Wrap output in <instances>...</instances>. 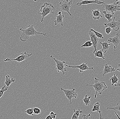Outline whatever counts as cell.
Masks as SVG:
<instances>
[{"label": "cell", "instance_id": "cell-6", "mask_svg": "<svg viewBox=\"0 0 120 119\" xmlns=\"http://www.w3.org/2000/svg\"><path fill=\"white\" fill-rule=\"evenodd\" d=\"M50 57L52 58L53 60H54L56 62L55 69H56L57 72L60 73V71H61L63 73V75H64L65 74V72L67 71L66 68L65 67V65L64 64L66 63V62L57 60L55 58H54L52 55H51Z\"/></svg>", "mask_w": 120, "mask_h": 119}, {"label": "cell", "instance_id": "cell-31", "mask_svg": "<svg viewBox=\"0 0 120 119\" xmlns=\"http://www.w3.org/2000/svg\"><path fill=\"white\" fill-rule=\"evenodd\" d=\"M112 29L110 27H108L106 28L105 30V31L106 33L107 34L109 35L110 34L111 32L112 31Z\"/></svg>", "mask_w": 120, "mask_h": 119}, {"label": "cell", "instance_id": "cell-4", "mask_svg": "<svg viewBox=\"0 0 120 119\" xmlns=\"http://www.w3.org/2000/svg\"><path fill=\"white\" fill-rule=\"evenodd\" d=\"M119 3V2L117 1L111 4H108L104 3L101 4V6L105 8L106 11L112 12L114 15V12L120 11V5H118Z\"/></svg>", "mask_w": 120, "mask_h": 119}, {"label": "cell", "instance_id": "cell-37", "mask_svg": "<svg viewBox=\"0 0 120 119\" xmlns=\"http://www.w3.org/2000/svg\"><path fill=\"white\" fill-rule=\"evenodd\" d=\"M115 114H116V116H117V117L118 118V119H120V117H119V116H118V114H117V113H116V112H115Z\"/></svg>", "mask_w": 120, "mask_h": 119}, {"label": "cell", "instance_id": "cell-13", "mask_svg": "<svg viewBox=\"0 0 120 119\" xmlns=\"http://www.w3.org/2000/svg\"><path fill=\"white\" fill-rule=\"evenodd\" d=\"M104 3L103 1H100L98 0H95L94 1L89 0H82L81 2L77 3L76 5L80 6H82V4H87L91 3H96L98 4H102Z\"/></svg>", "mask_w": 120, "mask_h": 119}, {"label": "cell", "instance_id": "cell-24", "mask_svg": "<svg viewBox=\"0 0 120 119\" xmlns=\"http://www.w3.org/2000/svg\"><path fill=\"white\" fill-rule=\"evenodd\" d=\"M91 96H90L87 97V95H86L85 96L84 98L83 99V102L85 104L87 105H90V103L91 102L90 101V99L91 98Z\"/></svg>", "mask_w": 120, "mask_h": 119}, {"label": "cell", "instance_id": "cell-8", "mask_svg": "<svg viewBox=\"0 0 120 119\" xmlns=\"http://www.w3.org/2000/svg\"><path fill=\"white\" fill-rule=\"evenodd\" d=\"M33 55V53L30 54H27L26 52H22L21 53V55L18 57L14 59H10L7 58L5 60H4V62L11 61H16L19 62L24 61L27 59V58Z\"/></svg>", "mask_w": 120, "mask_h": 119}, {"label": "cell", "instance_id": "cell-32", "mask_svg": "<svg viewBox=\"0 0 120 119\" xmlns=\"http://www.w3.org/2000/svg\"><path fill=\"white\" fill-rule=\"evenodd\" d=\"M49 115L51 116L52 119H56V116L57 115V113H55L53 111H51L50 112Z\"/></svg>", "mask_w": 120, "mask_h": 119}, {"label": "cell", "instance_id": "cell-14", "mask_svg": "<svg viewBox=\"0 0 120 119\" xmlns=\"http://www.w3.org/2000/svg\"><path fill=\"white\" fill-rule=\"evenodd\" d=\"M109 63L105 64L104 65V69L103 72V76L104 77L105 74H107L109 73H112L115 71V70L114 67H112L111 65H109Z\"/></svg>", "mask_w": 120, "mask_h": 119}, {"label": "cell", "instance_id": "cell-20", "mask_svg": "<svg viewBox=\"0 0 120 119\" xmlns=\"http://www.w3.org/2000/svg\"><path fill=\"white\" fill-rule=\"evenodd\" d=\"M82 107L81 109L78 108L76 111L75 109H73V115L72 116V119H78L80 114L83 112V111L81 110Z\"/></svg>", "mask_w": 120, "mask_h": 119}, {"label": "cell", "instance_id": "cell-18", "mask_svg": "<svg viewBox=\"0 0 120 119\" xmlns=\"http://www.w3.org/2000/svg\"><path fill=\"white\" fill-rule=\"evenodd\" d=\"M100 104L99 102H97L94 104L93 105V108L92 110V112L93 111H97L98 113H99L100 115V119H103L102 117V116L101 114V111L100 110Z\"/></svg>", "mask_w": 120, "mask_h": 119}, {"label": "cell", "instance_id": "cell-17", "mask_svg": "<svg viewBox=\"0 0 120 119\" xmlns=\"http://www.w3.org/2000/svg\"><path fill=\"white\" fill-rule=\"evenodd\" d=\"M100 43L102 46L103 48L101 49V50L103 52V53H105L107 52V51L109 50V46L112 44V43H109L106 41H105L103 42H100Z\"/></svg>", "mask_w": 120, "mask_h": 119}, {"label": "cell", "instance_id": "cell-28", "mask_svg": "<svg viewBox=\"0 0 120 119\" xmlns=\"http://www.w3.org/2000/svg\"><path fill=\"white\" fill-rule=\"evenodd\" d=\"M6 85H4V86H3L1 89H0V98L2 97L4 93V92L6 91L8 89V87H6Z\"/></svg>", "mask_w": 120, "mask_h": 119}, {"label": "cell", "instance_id": "cell-21", "mask_svg": "<svg viewBox=\"0 0 120 119\" xmlns=\"http://www.w3.org/2000/svg\"><path fill=\"white\" fill-rule=\"evenodd\" d=\"M93 53L94 55V57H97L101 58L103 59H105V57L103 55V52L101 50L96 51L94 50L93 52Z\"/></svg>", "mask_w": 120, "mask_h": 119}, {"label": "cell", "instance_id": "cell-35", "mask_svg": "<svg viewBox=\"0 0 120 119\" xmlns=\"http://www.w3.org/2000/svg\"><path fill=\"white\" fill-rule=\"evenodd\" d=\"M116 71H118L120 72V64H118V67Z\"/></svg>", "mask_w": 120, "mask_h": 119}, {"label": "cell", "instance_id": "cell-26", "mask_svg": "<svg viewBox=\"0 0 120 119\" xmlns=\"http://www.w3.org/2000/svg\"><path fill=\"white\" fill-rule=\"evenodd\" d=\"M25 112L28 115L33 116L34 114V107L30 108L27 109L25 111Z\"/></svg>", "mask_w": 120, "mask_h": 119}, {"label": "cell", "instance_id": "cell-2", "mask_svg": "<svg viewBox=\"0 0 120 119\" xmlns=\"http://www.w3.org/2000/svg\"><path fill=\"white\" fill-rule=\"evenodd\" d=\"M100 77L98 78H94V85H89L85 84V85L87 86H92L94 88V90L96 91L95 95H94V98H97L98 93L100 95L102 94L103 91L108 88V86L106 85L105 82L104 81H99V78Z\"/></svg>", "mask_w": 120, "mask_h": 119}, {"label": "cell", "instance_id": "cell-10", "mask_svg": "<svg viewBox=\"0 0 120 119\" xmlns=\"http://www.w3.org/2000/svg\"><path fill=\"white\" fill-rule=\"evenodd\" d=\"M120 34L119 33L116 34V36L113 37H109L108 40V42L109 43H111L114 45V51H116V49L120 45V40L119 36Z\"/></svg>", "mask_w": 120, "mask_h": 119}, {"label": "cell", "instance_id": "cell-12", "mask_svg": "<svg viewBox=\"0 0 120 119\" xmlns=\"http://www.w3.org/2000/svg\"><path fill=\"white\" fill-rule=\"evenodd\" d=\"M88 34L90 38L91 42L93 43V47L94 50L97 51V48L99 43V38L96 36L95 33L92 31L90 30Z\"/></svg>", "mask_w": 120, "mask_h": 119}, {"label": "cell", "instance_id": "cell-33", "mask_svg": "<svg viewBox=\"0 0 120 119\" xmlns=\"http://www.w3.org/2000/svg\"><path fill=\"white\" fill-rule=\"evenodd\" d=\"M92 113V111L91 112V113H90V114H89L88 115H85V114H84V115H82V119H88V117H90V116H91V114Z\"/></svg>", "mask_w": 120, "mask_h": 119}, {"label": "cell", "instance_id": "cell-23", "mask_svg": "<svg viewBox=\"0 0 120 119\" xmlns=\"http://www.w3.org/2000/svg\"><path fill=\"white\" fill-rule=\"evenodd\" d=\"M103 13L105 15V17L106 19H108V22H110L112 21V20L111 18L114 16L113 14H111L110 13H107V11H103Z\"/></svg>", "mask_w": 120, "mask_h": 119}, {"label": "cell", "instance_id": "cell-29", "mask_svg": "<svg viewBox=\"0 0 120 119\" xmlns=\"http://www.w3.org/2000/svg\"><path fill=\"white\" fill-rule=\"evenodd\" d=\"M107 109H112L114 110H117L119 111L120 112V103H117L116 104V106L114 107H107Z\"/></svg>", "mask_w": 120, "mask_h": 119}, {"label": "cell", "instance_id": "cell-9", "mask_svg": "<svg viewBox=\"0 0 120 119\" xmlns=\"http://www.w3.org/2000/svg\"><path fill=\"white\" fill-rule=\"evenodd\" d=\"M115 17H114L113 20L112 21L108 23H104V25L106 28L110 27L113 30L117 31L120 29V20H118L117 21H115Z\"/></svg>", "mask_w": 120, "mask_h": 119}, {"label": "cell", "instance_id": "cell-5", "mask_svg": "<svg viewBox=\"0 0 120 119\" xmlns=\"http://www.w3.org/2000/svg\"><path fill=\"white\" fill-rule=\"evenodd\" d=\"M61 90L64 93L66 97L69 101L70 104L72 103V98H76L78 96V93L77 92L75 91V89L72 87V89H64L63 88H61Z\"/></svg>", "mask_w": 120, "mask_h": 119}, {"label": "cell", "instance_id": "cell-19", "mask_svg": "<svg viewBox=\"0 0 120 119\" xmlns=\"http://www.w3.org/2000/svg\"><path fill=\"white\" fill-rule=\"evenodd\" d=\"M15 81V79L13 78H11L10 76L9 75H7L6 76L5 82L4 83L9 88L10 85L12 83L14 82Z\"/></svg>", "mask_w": 120, "mask_h": 119}, {"label": "cell", "instance_id": "cell-36", "mask_svg": "<svg viewBox=\"0 0 120 119\" xmlns=\"http://www.w3.org/2000/svg\"><path fill=\"white\" fill-rule=\"evenodd\" d=\"M114 86H120V83H117L116 84H115Z\"/></svg>", "mask_w": 120, "mask_h": 119}, {"label": "cell", "instance_id": "cell-1", "mask_svg": "<svg viewBox=\"0 0 120 119\" xmlns=\"http://www.w3.org/2000/svg\"><path fill=\"white\" fill-rule=\"evenodd\" d=\"M27 27L26 29H24L23 28L19 29V30L21 31L20 33V40L21 41L23 42L26 41L28 39L30 38V36L34 37V35H36L38 37V34H40L46 36L48 37V35L46 34V33H41L37 32L35 30L34 25H29V26H25Z\"/></svg>", "mask_w": 120, "mask_h": 119}, {"label": "cell", "instance_id": "cell-27", "mask_svg": "<svg viewBox=\"0 0 120 119\" xmlns=\"http://www.w3.org/2000/svg\"><path fill=\"white\" fill-rule=\"evenodd\" d=\"M90 30L93 32L94 33H95L96 36L98 37V38H102V39H103V38H104V37H103V34H102L97 32L96 31L94 30V29H90Z\"/></svg>", "mask_w": 120, "mask_h": 119}, {"label": "cell", "instance_id": "cell-38", "mask_svg": "<svg viewBox=\"0 0 120 119\" xmlns=\"http://www.w3.org/2000/svg\"><path fill=\"white\" fill-rule=\"evenodd\" d=\"M33 0L35 2H36V1H37V0Z\"/></svg>", "mask_w": 120, "mask_h": 119}, {"label": "cell", "instance_id": "cell-16", "mask_svg": "<svg viewBox=\"0 0 120 119\" xmlns=\"http://www.w3.org/2000/svg\"><path fill=\"white\" fill-rule=\"evenodd\" d=\"M92 15H93V18L94 20L100 19V18H102L103 16L101 15L99 10H92Z\"/></svg>", "mask_w": 120, "mask_h": 119}, {"label": "cell", "instance_id": "cell-7", "mask_svg": "<svg viewBox=\"0 0 120 119\" xmlns=\"http://www.w3.org/2000/svg\"><path fill=\"white\" fill-rule=\"evenodd\" d=\"M72 3V0H70V1H69V0H64L63 2H60L59 4L60 9L63 12H67L71 16L72 14L70 12V9L71 7Z\"/></svg>", "mask_w": 120, "mask_h": 119}, {"label": "cell", "instance_id": "cell-11", "mask_svg": "<svg viewBox=\"0 0 120 119\" xmlns=\"http://www.w3.org/2000/svg\"><path fill=\"white\" fill-rule=\"evenodd\" d=\"M65 66L68 67L73 68H79V71L80 73H82L84 71L86 70H89V69H91L95 72V70H94L93 67H89L87 65V63H84L83 62L82 64L80 65L77 66H70L66 65Z\"/></svg>", "mask_w": 120, "mask_h": 119}, {"label": "cell", "instance_id": "cell-25", "mask_svg": "<svg viewBox=\"0 0 120 119\" xmlns=\"http://www.w3.org/2000/svg\"><path fill=\"white\" fill-rule=\"evenodd\" d=\"M92 46H93V43L91 41H87L81 46V47H91Z\"/></svg>", "mask_w": 120, "mask_h": 119}, {"label": "cell", "instance_id": "cell-22", "mask_svg": "<svg viewBox=\"0 0 120 119\" xmlns=\"http://www.w3.org/2000/svg\"><path fill=\"white\" fill-rule=\"evenodd\" d=\"M118 74H114L113 77H110V81H111V86H113L115 84L117 83L118 81L119 80L117 78Z\"/></svg>", "mask_w": 120, "mask_h": 119}, {"label": "cell", "instance_id": "cell-3", "mask_svg": "<svg viewBox=\"0 0 120 119\" xmlns=\"http://www.w3.org/2000/svg\"><path fill=\"white\" fill-rule=\"evenodd\" d=\"M55 10V8L52 4L45 3L43 5L41 6L40 9L41 12H38V15H41L42 16L41 22L43 23L44 21L43 19L45 16L50 13H54Z\"/></svg>", "mask_w": 120, "mask_h": 119}, {"label": "cell", "instance_id": "cell-34", "mask_svg": "<svg viewBox=\"0 0 120 119\" xmlns=\"http://www.w3.org/2000/svg\"><path fill=\"white\" fill-rule=\"evenodd\" d=\"M46 119H52V117L50 115H48L46 117Z\"/></svg>", "mask_w": 120, "mask_h": 119}, {"label": "cell", "instance_id": "cell-15", "mask_svg": "<svg viewBox=\"0 0 120 119\" xmlns=\"http://www.w3.org/2000/svg\"><path fill=\"white\" fill-rule=\"evenodd\" d=\"M58 13V15L56 16V19L54 21V25H56L58 24H60L61 26H63L64 25L63 18L64 15H62L61 12H59Z\"/></svg>", "mask_w": 120, "mask_h": 119}, {"label": "cell", "instance_id": "cell-39", "mask_svg": "<svg viewBox=\"0 0 120 119\" xmlns=\"http://www.w3.org/2000/svg\"><path fill=\"white\" fill-rule=\"evenodd\" d=\"M116 1H120V0H116Z\"/></svg>", "mask_w": 120, "mask_h": 119}, {"label": "cell", "instance_id": "cell-30", "mask_svg": "<svg viewBox=\"0 0 120 119\" xmlns=\"http://www.w3.org/2000/svg\"><path fill=\"white\" fill-rule=\"evenodd\" d=\"M34 113L36 115H38L41 113V110L39 108L34 107Z\"/></svg>", "mask_w": 120, "mask_h": 119}]
</instances>
